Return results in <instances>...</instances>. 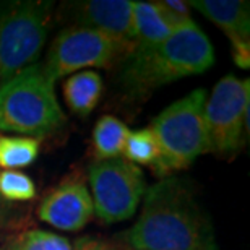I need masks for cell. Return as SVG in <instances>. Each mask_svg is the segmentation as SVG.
I'll list each match as a JSON object with an SVG mask.
<instances>
[{
  "mask_svg": "<svg viewBox=\"0 0 250 250\" xmlns=\"http://www.w3.org/2000/svg\"><path fill=\"white\" fill-rule=\"evenodd\" d=\"M122 237L132 250H218L209 218L174 176L146 188L140 216Z\"/></svg>",
  "mask_w": 250,
  "mask_h": 250,
  "instance_id": "cell-1",
  "label": "cell"
},
{
  "mask_svg": "<svg viewBox=\"0 0 250 250\" xmlns=\"http://www.w3.org/2000/svg\"><path fill=\"white\" fill-rule=\"evenodd\" d=\"M213 63V44L193 21L149 51L130 52L122 62L119 86L125 99L140 101L164 84L205 73Z\"/></svg>",
  "mask_w": 250,
  "mask_h": 250,
  "instance_id": "cell-2",
  "label": "cell"
},
{
  "mask_svg": "<svg viewBox=\"0 0 250 250\" xmlns=\"http://www.w3.org/2000/svg\"><path fill=\"white\" fill-rule=\"evenodd\" d=\"M42 63H33L0 86V130L42 138L67 124Z\"/></svg>",
  "mask_w": 250,
  "mask_h": 250,
  "instance_id": "cell-3",
  "label": "cell"
},
{
  "mask_svg": "<svg viewBox=\"0 0 250 250\" xmlns=\"http://www.w3.org/2000/svg\"><path fill=\"white\" fill-rule=\"evenodd\" d=\"M207 98L203 88L193 89L153 119L149 128L156 137L159 154L151 169L159 179L184 171L209 153L205 128Z\"/></svg>",
  "mask_w": 250,
  "mask_h": 250,
  "instance_id": "cell-4",
  "label": "cell"
},
{
  "mask_svg": "<svg viewBox=\"0 0 250 250\" xmlns=\"http://www.w3.org/2000/svg\"><path fill=\"white\" fill-rule=\"evenodd\" d=\"M52 2H0V86L36 63L46 46L52 23Z\"/></svg>",
  "mask_w": 250,
  "mask_h": 250,
  "instance_id": "cell-5",
  "label": "cell"
},
{
  "mask_svg": "<svg viewBox=\"0 0 250 250\" xmlns=\"http://www.w3.org/2000/svg\"><path fill=\"white\" fill-rule=\"evenodd\" d=\"M132 51L133 44L130 41L94 29L67 26L52 41L42 67L47 77L56 83L65 75L83 70L114 68Z\"/></svg>",
  "mask_w": 250,
  "mask_h": 250,
  "instance_id": "cell-6",
  "label": "cell"
},
{
  "mask_svg": "<svg viewBox=\"0 0 250 250\" xmlns=\"http://www.w3.org/2000/svg\"><path fill=\"white\" fill-rule=\"evenodd\" d=\"M250 80L229 73L214 84L205 103V128L208 149L216 156L231 158L246 145L249 135Z\"/></svg>",
  "mask_w": 250,
  "mask_h": 250,
  "instance_id": "cell-7",
  "label": "cell"
},
{
  "mask_svg": "<svg viewBox=\"0 0 250 250\" xmlns=\"http://www.w3.org/2000/svg\"><path fill=\"white\" fill-rule=\"evenodd\" d=\"M88 181L94 214L107 224L132 218L146 192L142 167L122 156L94 161L88 167Z\"/></svg>",
  "mask_w": 250,
  "mask_h": 250,
  "instance_id": "cell-8",
  "label": "cell"
},
{
  "mask_svg": "<svg viewBox=\"0 0 250 250\" xmlns=\"http://www.w3.org/2000/svg\"><path fill=\"white\" fill-rule=\"evenodd\" d=\"M132 0H82L65 2L57 18L68 26L88 28L132 42Z\"/></svg>",
  "mask_w": 250,
  "mask_h": 250,
  "instance_id": "cell-9",
  "label": "cell"
},
{
  "mask_svg": "<svg viewBox=\"0 0 250 250\" xmlns=\"http://www.w3.org/2000/svg\"><path fill=\"white\" fill-rule=\"evenodd\" d=\"M39 219L52 228L75 232L83 229L94 216L88 187L78 177H70L42 198L38 209Z\"/></svg>",
  "mask_w": 250,
  "mask_h": 250,
  "instance_id": "cell-10",
  "label": "cell"
},
{
  "mask_svg": "<svg viewBox=\"0 0 250 250\" xmlns=\"http://www.w3.org/2000/svg\"><path fill=\"white\" fill-rule=\"evenodd\" d=\"M195 8L226 34L231 42L234 63L250 67V3L242 0H190Z\"/></svg>",
  "mask_w": 250,
  "mask_h": 250,
  "instance_id": "cell-11",
  "label": "cell"
},
{
  "mask_svg": "<svg viewBox=\"0 0 250 250\" xmlns=\"http://www.w3.org/2000/svg\"><path fill=\"white\" fill-rule=\"evenodd\" d=\"M132 52L149 51L176 31L154 2H133L132 8Z\"/></svg>",
  "mask_w": 250,
  "mask_h": 250,
  "instance_id": "cell-12",
  "label": "cell"
},
{
  "mask_svg": "<svg viewBox=\"0 0 250 250\" xmlns=\"http://www.w3.org/2000/svg\"><path fill=\"white\" fill-rule=\"evenodd\" d=\"M103 78L94 70L73 73L63 84V99L70 112L78 117H88L103 96Z\"/></svg>",
  "mask_w": 250,
  "mask_h": 250,
  "instance_id": "cell-13",
  "label": "cell"
},
{
  "mask_svg": "<svg viewBox=\"0 0 250 250\" xmlns=\"http://www.w3.org/2000/svg\"><path fill=\"white\" fill-rule=\"evenodd\" d=\"M130 130L114 116H103L93 130V154L96 161L121 158Z\"/></svg>",
  "mask_w": 250,
  "mask_h": 250,
  "instance_id": "cell-14",
  "label": "cell"
},
{
  "mask_svg": "<svg viewBox=\"0 0 250 250\" xmlns=\"http://www.w3.org/2000/svg\"><path fill=\"white\" fill-rule=\"evenodd\" d=\"M41 149V140L33 137L0 135V169L20 171L36 161Z\"/></svg>",
  "mask_w": 250,
  "mask_h": 250,
  "instance_id": "cell-15",
  "label": "cell"
},
{
  "mask_svg": "<svg viewBox=\"0 0 250 250\" xmlns=\"http://www.w3.org/2000/svg\"><path fill=\"white\" fill-rule=\"evenodd\" d=\"M159 148L154 133L151 128H142L128 133L125 142L122 158L127 161L137 164V166H149L151 167L158 159Z\"/></svg>",
  "mask_w": 250,
  "mask_h": 250,
  "instance_id": "cell-16",
  "label": "cell"
},
{
  "mask_svg": "<svg viewBox=\"0 0 250 250\" xmlns=\"http://www.w3.org/2000/svg\"><path fill=\"white\" fill-rule=\"evenodd\" d=\"M36 197V184L21 171H0V198L5 202H28Z\"/></svg>",
  "mask_w": 250,
  "mask_h": 250,
  "instance_id": "cell-17",
  "label": "cell"
},
{
  "mask_svg": "<svg viewBox=\"0 0 250 250\" xmlns=\"http://www.w3.org/2000/svg\"><path fill=\"white\" fill-rule=\"evenodd\" d=\"M20 250H73L70 242L54 232L29 229L18 237Z\"/></svg>",
  "mask_w": 250,
  "mask_h": 250,
  "instance_id": "cell-18",
  "label": "cell"
},
{
  "mask_svg": "<svg viewBox=\"0 0 250 250\" xmlns=\"http://www.w3.org/2000/svg\"><path fill=\"white\" fill-rule=\"evenodd\" d=\"M73 250H117L112 244L104 242L96 237H80L75 242Z\"/></svg>",
  "mask_w": 250,
  "mask_h": 250,
  "instance_id": "cell-19",
  "label": "cell"
},
{
  "mask_svg": "<svg viewBox=\"0 0 250 250\" xmlns=\"http://www.w3.org/2000/svg\"><path fill=\"white\" fill-rule=\"evenodd\" d=\"M7 216H8V205L5 200L0 198V228H2L5 221H7Z\"/></svg>",
  "mask_w": 250,
  "mask_h": 250,
  "instance_id": "cell-20",
  "label": "cell"
},
{
  "mask_svg": "<svg viewBox=\"0 0 250 250\" xmlns=\"http://www.w3.org/2000/svg\"><path fill=\"white\" fill-rule=\"evenodd\" d=\"M0 250H20V242H18V237L15 239H8L7 242H3V246L0 247Z\"/></svg>",
  "mask_w": 250,
  "mask_h": 250,
  "instance_id": "cell-21",
  "label": "cell"
},
{
  "mask_svg": "<svg viewBox=\"0 0 250 250\" xmlns=\"http://www.w3.org/2000/svg\"><path fill=\"white\" fill-rule=\"evenodd\" d=\"M124 250H132V249H128V247H125V249H124Z\"/></svg>",
  "mask_w": 250,
  "mask_h": 250,
  "instance_id": "cell-22",
  "label": "cell"
}]
</instances>
